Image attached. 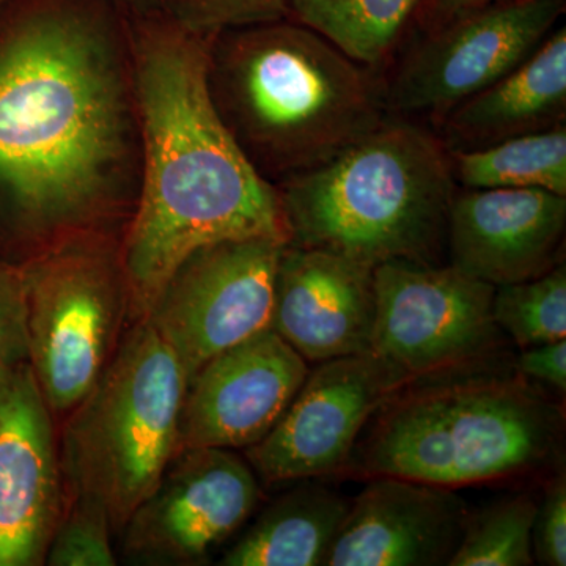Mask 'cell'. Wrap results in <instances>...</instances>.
I'll use <instances>...</instances> for the list:
<instances>
[{
	"label": "cell",
	"instance_id": "8fae6325",
	"mask_svg": "<svg viewBox=\"0 0 566 566\" xmlns=\"http://www.w3.org/2000/svg\"><path fill=\"white\" fill-rule=\"evenodd\" d=\"M260 497L259 476L232 450H180L122 528L123 553L137 565L207 564L243 527Z\"/></svg>",
	"mask_w": 566,
	"mask_h": 566
},
{
	"label": "cell",
	"instance_id": "f546056e",
	"mask_svg": "<svg viewBox=\"0 0 566 566\" xmlns=\"http://www.w3.org/2000/svg\"><path fill=\"white\" fill-rule=\"evenodd\" d=\"M126 13H140L151 9H158L159 0H117Z\"/></svg>",
	"mask_w": 566,
	"mask_h": 566
},
{
	"label": "cell",
	"instance_id": "7402d4cb",
	"mask_svg": "<svg viewBox=\"0 0 566 566\" xmlns=\"http://www.w3.org/2000/svg\"><path fill=\"white\" fill-rule=\"evenodd\" d=\"M538 499L509 495L465 521L463 538L449 566H531L532 527Z\"/></svg>",
	"mask_w": 566,
	"mask_h": 566
},
{
	"label": "cell",
	"instance_id": "6da1fadb",
	"mask_svg": "<svg viewBox=\"0 0 566 566\" xmlns=\"http://www.w3.org/2000/svg\"><path fill=\"white\" fill-rule=\"evenodd\" d=\"M0 31V199L61 227L99 210L128 159L117 0H10Z\"/></svg>",
	"mask_w": 566,
	"mask_h": 566
},
{
	"label": "cell",
	"instance_id": "3957f363",
	"mask_svg": "<svg viewBox=\"0 0 566 566\" xmlns=\"http://www.w3.org/2000/svg\"><path fill=\"white\" fill-rule=\"evenodd\" d=\"M210 88L249 161L277 185L331 161L389 115L381 74L292 18L212 35Z\"/></svg>",
	"mask_w": 566,
	"mask_h": 566
},
{
	"label": "cell",
	"instance_id": "e0dca14e",
	"mask_svg": "<svg viewBox=\"0 0 566 566\" xmlns=\"http://www.w3.org/2000/svg\"><path fill=\"white\" fill-rule=\"evenodd\" d=\"M375 270L337 253L286 244L271 329L311 363L370 352Z\"/></svg>",
	"mask_w": 566,
	"mask_h": 566
},
{
	"label": "cell",
	"instance_id": "5bb4252c",
	"mask_svg": "<svg viewBox=\"0 0 566 566\" xmlns=\"http://www.w3.org/2000/svg\"><path fill=\"white\" fill-rule=\"evenodd\" d=\"M307 374V360L271 327L216 354L186 385L178 452L248 449L262 441Z\"/></svg>",
	"mask_w": 566,
	"mask_h": 566
},
{
	"label": "cell",
	"instance_id": "7c38bea8",
	"mask_svg": "<svg viewBox=\"0 0 566 566\" xmlns=\"http://www.w3.org/2000/svg\"><path fill=\"white\" fill-rule=\"evenodd\" d=\"M411 382L374 353L324 360L262 441L245 449L264 485L335 474L379 408Z\"/></svg>",
	"mask_w": 566,
	"mask_h": 566
},
{
	"label": "cell",
	"instance_id": "9c48e42d",
	"mask_svg": "<svg viewBox=\"0 0 566 566\" xmlns=\"http://www.w3.org/2000/svg\"><path fill=\"white\" fill-rule=\"evenodd\" d=\"M374 274L370 352L411 385L483 363L499 348L490 283L444 263L390 262Z\"/></svg>",
	"mask_w": 566,
	"mask_h": 566
},
{
	"label": "cell",
	"instance_id": "9a60e30c",
	"mask_svg": "<svg viewBox=\"0 0 566 566\" xmlns=\"http://www.w3.org/2000/svg\"><path fill=\"white\" fill-rule=\"evenodd\" d=\"M566 196L543 189H461L450 205L446 253L493 286L532 281L564 263Z\"/></svg>",
	"mask_w": 566,
	"mask_h": 566
},
{
	"label": "cell",
	"instance_id": "52a82bcc",
	"mask_svg": "<svg viewBox=\"0 0 566 566\" xmlns=\"http://www.w3.org/2000/svg\"><path fill=\"white\" fill-rule=\"evenodd\" d=\"M21 273L28 363L52 415H62L109 364L132 307L122 249L95 234H74Z\"/></svg>",
	"mask_w": 566,
	"mask_h": 566
},
{
	"label": "cell",
	"instance_id": "277c9868",
	"mask_svg": "<svg viewBox=\"0 0 566 566\" xmlns=\"http://www.w3.org/2000/svg\"><path fill=\"white\" fill-rule=\"evenodd\" d=\"M290 243L375 268L441 264L458 186L433 129L387 115L323 166L279 182Z\"/></svg>",
	"mask_w": 566,
	"mask_h": 566
},
{
	"label": "cell",
	"instance_id": "484cf974",
	"mask_svg": "<svg viewBox=\"0 0 566 566\" xmlns=\"http://www.w3.org/2000/svg\"><path fill=\"white\" fill-rule=\"evenodd\" d=\"M532 553L535 564L566 565V482L558 475L536 506L532 527Z\"/></svg>",
	"mask_w": 566,
	"mask_h": 566
},
{
	"label": "cell",
	"instance_id": "d6986e66",
	"mask_svg": "<svg viewBox=\"0 0 566 566\" xmlns=\"http://www.w3.org/2000/svg\"><path fill=\"white\" fill-rule=\"evenodd\" d=\"M349 505L345 495L319 483L293 488L260 513L219 565H324Z\"/></svg>",
	"mask_w": 566,
	"mask_h": 566
},
{
	"label": "cell",
	"instance_id": "7a4b0ae2",
	"mask_svg": "<svg viewBox=\"0 0 566 566\" xmlns=\"http://www.w3.org/2000/svg\"><path fill=\"white\" fill-rule=\"evenodd\" d=\"M126 28L144 175L122 260L132 307L145 318L197 249L244 238L290 243V237L277 188L249 161L212 99V35L159 7L126 13Z\"/></svg>",
	"mask_w": 566,
	"mask_h": 566
},
{
	"label": "cell",
	"instance_id": "8992f818",
	"mask_svg": "<svg viewBox=\"0 0 566 566\" xmlns=\"http://www.w3.org/2000/svg\"><path fill=\"white\" fill-rule=\"evenodd\" d=\"M185 368L140 319L71 409L61 465L70 499L102 506L114 531L151 494L178 452Z\"/></svg>",
	"mask_w": 566,
	"mask_h": 566
},
{
	"label": "cell",
	"instance_id": "4316f807",
	"mask_svg": "<svg viewBox=\"0 0 566 566\" xmlns=\"http://www.w3.org/2000/svg\"><path fill=\"white\" fill-rule=\"evenodd\" d=\"M29 357L28 308L21 271L0 263V367Z\"/></svg>",
	"mask_w": 566,
	"mask_h": 566
},
{
	"label": "cell",
	"instance_id": "30bf717a",
	"mask_svg": "<svg viewBox=\"0 0 566 566\" xmlns=\"http://www.w3.org/2000/svg\"><path fill=\"white\" fill-rule=\"evenodd\" d=\"M285 241L227 240L197 249L164 283L145 322L192 378L216 354L270 329Z\"/></svg>",
	"mask_w": 566,
	"mask_h": 566
},
{
	"label": "cell",
	"instance_id": "44dd1931",
	"mask_svg": "<svg viewBox=\"0 0 566 566\" xmlns=\"http://www.w3.org/2000/svg\"><path fill=\"white\" fill-rule=\"evenodd\" d=\"M449 161L461 189H543L566 196V125L450 150Z\"/></svg>",
	"mask_w": 566,
	"mask_h": 566
},
{
	"label": "cell",
	"instance_id": "d4e9b609",
	"mask_svg": "<svg viewBox=\"0 0 566 566\" xmlns=\"http://www.w3.org/2000/svg\"><path fill=\"white\" fill-rule=\"evenodd\" d=\"M159 9L208 35L290 18V0H159Z\"/></svg>",
	"mask_w": 566,
	"mask_h": 566
},
{
	"label": "cell",
	"instance_id": "4dcf8cb0",
	"mask_svg": "<svg viewBox=\"0 0 566 566\" xmlns=\"http://www.w3.org/2000/svg\"><path fill=\"white\" fill-rule=\"evenodd\" d=\"M9 2H10V0H0V10H2L3 7H6L7 3H9Z\"/></svg>",
	"mask_w": 566,
	"mask_h": 566
},
{
	"label": "cell",
	"instance_id": "4fadbf2b",
	"mask_svg": "<svg viewBox=\"0 0 566 566\" xmlns=\"http://www.w3.org/2000/svg\"><path fill=\"white\" fill-rule=\"evenodd\" d=\"M63 513L52 411L31 365L0 367V566L44 565Z\"/></svg>",
	"mask_w": 566,
	"mask_h": 566
},
{
	"label": "cell",
	"instance_id": "ffe728a7",
	"mask_svg": "<svg viewBox=\"0 0 566 566\" xmlns=\"http://www.w3.org/2000/svg\"><path fill=\"white\" fill-rule=\"evenodd\" d=\"M428 0H290V18L381 74L422 25ZM382 76V74H381Z\"/></svg>",
	"mask_w": 566,
	"mask_h": 566
},
{
	"label": "cell",
	"instance_id": "2e32d148",
	"mask_svg": "<svg viewBox=\"0 0 566 566\" xmlns=\"http://www.w3.org/2000/svg\"><path fill=\"white\" fill-rule=\"evenodd\" d=\"M468 517L465 502L452 488L371 476L352 501L324 565H449Z\"/></svg>",
	"mask_w": 566,
	"mask_h": 566
},
{
	"label": "cell",
	"instance_id": "603a6c76",
	"mask_svg": "<svg viewBox=\"0 0 566 566\" xmlns=\"http://www.w3.org/2000/svg\"><path fill=\"white\" fill-rule=\"evenodd\" d=\"M491 312L521 349L566 338L565 262L532 281L495 286Z\"/></svg>",
	"mask_w": 566,
	"mask_h": 566
},
{
	"label": "cell",
	"instance_id": "ac0fdd59",
	"mask_svg": "<svg viewBox=\"0 0 566 566\" xmlns=\"http://www.w3.org/2000/svg\"><path fill=\"white\" fill-rule=\"evenodd\" d=\"M566 125V29L556 28L538 50L485 91L436 123L447 150H472Z\"/></svg>",
	"mask_w": 566,
	"mask_h": 566
},
{
	"label": "cell",
	"instance_id": "f1b7e54d",
	"mask_svg": "<svg viewBox=\"0 0 566 566\" xmlns=\"http://www.w3.org/2000/svg\"><path fill=\"white\" fill-rule=\"evenodd\" d=\"M490 2H494V0H428L420 29L438 24V22L449 20L458 13L486 6Z\"/></svg>",
	"mask_w": 566,
	"mask_h": 566
},
{
	"label": "cell",
	"instance_id": "cb8c5ba5",
	"mask_svg": "<svg viewBox=\"0 0 566 566\" xmlns=\"http://www.w3.org/2000/svg\"><path fill=\"white\" fill-rule=\"evenodd\" d=\"M109 516L102 506L84 499H70L48 547L44 565L114 566L117 565L111 535Z\"/></svg>",
	"mask_w": 566,
	"mask_h": 566
},
{
	"label": "cell",
	"instance_id": "83f0119b",
	"mask_svg": "<svg viewBox=\"0 0 566 566\" xmlns=\"http://www.w3.org/2000/svg\"><path fill=\"white\" fill-rule=\"evenodd\" d=\"M517 375L527 381L543 382L558 394L566 390V340L532 346L523 349L515 363Z\"/></svg>",
	"mask_w": 566,
	"mask_h": 566
},
{
	"label": "cell",
	"instance_id": "5b68a950",
	"mask_svg": "<svg viewBox=\"0 0 566 566\" xmlns=\"http://www.w3.org/2000/svg\"><path fill=\"white\" fill-rule=\"evenodd\" d=\"M406 386L376 411L349 461L367 476L460 488L532 474L564 444V411L527 379L450 374Z\"/></svg>",
	"mask_w": 566,
	"mask_h": 566
},
{
	"label": "cell",
	"instance_id": "ba28073f",
	"mask_svg": "<svg viewBox=\"0 0 566 566\" xmlns=\"http://www.w3.org/2000/svg\"><path fill=\"white\" fill-rule=\"evenodd\" d=\"M565 9L566 0H494L420 29L382 77L387 112L438 123L527 61Z\"/></svg>",
	"mask_w": 566,
	"mask_h": 566
}]
</instances>
